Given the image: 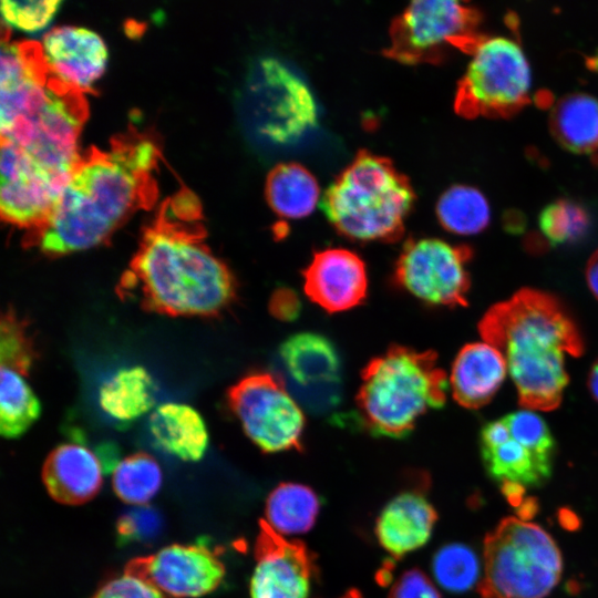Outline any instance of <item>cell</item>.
<instances>
[{
  "label": "cell",
  "instance_id": "cell-27",
  "mask_svg": "<svg viewBox=\"0 0 598 598\" xmlns=\"http://www.w3.org/2000/svg\"><path fill=\"white\" fill-rule=\"evenodd\" d=\"M319 509V497L310 487L282 483L266 501L264 522L283 537L303 534L316 523Z\"/></svg>",
  "mask_w": 598,
  "mask_h": 598
},
{
  "label": "cell",
  "instance_id": "cell-22",
  "mask_svg": "<svg viewBox=\"0 0 598 598\" xmlns=\"http://www.w3.org/2000/svg\"><path fill=\"white\" fill-rule=\"evenodd\" d=\"M506 372V360L495 347L485 341L465 344L452 364V395L463 408L480 409L494 398Z\"/></svg>",
  "mask_w": 598,
  "mask_h": 598
},
{
  "label": "cell",
  "instance_id": "cell-16",
  "mask_svg": "<svg viewBox=\"0 0 598 598\" xmlns=\"http://www.w3.org/2000/svg\"><path fill=\"white\" fill-rule=\"evenodd\" d=\"M315 563L307 547L260 523L250 598H309Z\"/></svg>",
  "mask_w": 598,
  "mask_h": 598
},
{
  "label": "cell",
  "instance_id": "cell-2",
  "mask_svg": "<svg viewBox=\"0 0 598 598\" xmlns=\"http://www.w3.org/2000/svg\"><path fill=\"white\" fill-rule=\"evenodd\" d=\"M158 150L131 133L91 151L74 168L44 225L27 243L49 256L97 246L152 197Z\"/></svg>",
  "mask_w": 598,
  "mask_h": 598
},
{
  "label": "cell",
  "instance_id": "cell-21",
  "mask_svg": "<svg viewBox=\"0 0 598 598\" xmlns=\"http://www.w3.org/2000/svg\"><path fill=\"white\" fill-rule=\"evenodd\" d=\"M480 448L488 475L502 483L538 486L550 476L553 463L515 440L503 417L482 427Z\"/></svg>",
  "mask_w": 598,
  "mask_h": 598
},
{
  "label": "cell",
  "instance_id": "cell-25",
  "mask_svg": "<svg viewBox=\"0 0 598 598\" xmlns=\"http://www.w3.org/2000/svg\"><path fill=\"white\" fill-rule=\"evenodd\" d=\"M265 189L269 206L285 218H301L309 215L319 199L317 179L298 163L276 165L268 173Z\"/></svg>",
  "mask_w": 598,
  "mask_h": 598
},
{
  "label": "cell",
  "instance_id": "cell-24",
  "mask_svg": "<svg viewBox=\"0 0 598 598\" xmlns=\"http://www.w3.org/2000/svg\"><path fill=\"white\" fill-rule=\"evenodd\" d=\"M156 391L155 381L145 368L125 367L101 384L99 404L116 424L128 425L154 409Z\"/></svg>",
  "mask_w": 598,
  "mask_h": 598
},
{
  "label": "cell",
  "instance_id": "cell-10",
  "mask_svg": "<svg viewBox=\"0 0 598 598\" xmlns=\"http://www.w3.org/2000/svg\"><path fill=\"white\" fill-rule=\"evenodd\" d=\"M227 401L245 434L262 452L301 448L305 414L278 375L248 373L230 386Z\"/></svg>",
  "mask_w": 598,
  "mask_h": 598
},
{
  "label": "cell",
  "instance_id": "cell-4",
  "mask_svg": "<svg viewBox=\"0 0 598 598\" xmlns=\"http://www.w3.org/2000/svg\"><path fill=\"white\" fill-rule=\"evenodd\" d=\"M86 114L83 93L44 70H28L0 84L1 140L60 176L71 178L81 161L78 138Z\"/></svg>",
  "mask_w": 598,
  "mask_h": 598
},
{
  "label": "cell",
  "instance_id": "cell-1",
  "mask_svg": "<svg viewBox=\"0 0 598 598\" xmlns=\"http://www.w3.org/2000/svg\"><path fill=\"white\" fill-rule=\"evenodd\" d=\"M199 213L193 195H179L159 212L118 281L122 299L172 317H213L231 305L236 278L205 245Z\"/></svg>",
  "mask_w": 598,
  "mask_h": 598
},
{
  "label": "cell",
  "instance_id": "cell-31",
  "mask_svg": "<svg viewBox=\"0 0 598 598\" xmlns=\"http://www.w3.org/2000/svg\"><path fill=\"white\" fill-rule=\"evenodd\" d=\"M432 571L445 590L460 594L471 589L480 577V561L472 548L452 543L442 546L433 556Z\"/></svg>",
  "mask_w": 598,
  "mask_h": 598
},
{
  "label": "cell",
  "instance_id": "cell-39",
  "mask_svg": "<svg viewBox=\"0 0 598 598\" xmlns=\"http://www.w3.org/2000/svg\"><path fill=\"white\" fill-rule=\"evenodd\" d=\"M268 309L278 320L293 321L301 312V300L291 288L278 287L269 299Z\"/></svg>",
  "mask_w": 598,
  "mask_h": 598
},
{
  "label": "cell",
  "instance_id": "cell-34",
  "mask_svg": "<svg viewBox=\"0 0 598 598\" xmlns=\"http://www.w3.org/2000/svg\"><path fill=\"white\" fill-rule=\"evenodd\" d=\"M503 420L515 440L538 457L553 463L556 444L543 417L523 409L505 415Z\"/></svg>",
  "mask_w": 598,
  "mask_h": 598
},
{
  "label": "cell",
  "instance_id": "cell-15",
  "mask_svg": "<svg viewBox=\"0 0 598 598\" xmlns=\"http://www.w3.org/2000/svg\"><path fill=\"white\" fill-rule=\"evenodd\" d=\"M125 569L173 598L207 595L225 577L224 563L206 543L169 545L152 555L133 559Z\"/></svg>",
  "mask_w": 598,
  "mask_h": 598
},
{
  "label": "cell",
  "instance_id": "cell-42",
  "mask_svg": "<svg viewBox=\"0 0 598 598\" xmlns=\"http://www.w3.org/2000/svg\"><path fill=\"white\" fill-rule=\"evenodd\" d=\"M340 598H362V596L355 589H351L348 592H346L343 596H341Z\"/></svg>",
  "mask_w": 598,
  "mask_h": 598
},
{
  "label": "cell",
  "instance_id": "cell-38",
  "mask_svg": "<svg viewBox=\"0 0 598 598\" xmlns=\"http://www.w3.org/2000/svg\"><path fill=\"white\" fill-rule=\"evenodd\" d=\"M389 598H442L433 581L420 569L404 570L392 582Z\"/></svg>",
  "mask_w": 598,
  "mask_h": 598
},
{
  "label": "cell",
  "instance_id": "cell-20",
  "mask_svg": "<svg viewBox=\"0 0 598 598\" xmlns=\"http://www.w3.org/2000/svg\"><path fill=\"white\" fill-rule=\"evenodd\" d=\"M436 520L437 513L424 488L411 487L382 508L375 523V536L391 557L400 558L429 542Z\"/></svg>",
  "mask_w": 598,
  "mask_h": 598
},
{
  "label": "cell",
  "instance_id": "cell-17",
  "mask_svg": "<svg viewBox=\"0 0 598 598\" xmlns=\"http://www.w3.org/2000/svg\"><path fill=\"white\" fill-rule=\"evenodd\" d=\"M115 447L92 448L81 441L58 445L45 458L42 478L48 493L62 504L78 505L100 491L104 474L117 464Z\"/></svg>",
  "mask_w": 598,
  "mask_h": 598
},
{
  "label": "cell",
  "instance_id": "cell-13",
  "mask_svg": "<svg viewBox=\"0 0 598 598\" xmlns=\"http://www.w3.org/2000/svg\"><path fill=\"white\" fill-rule=\"evenodd\" d=\"M257 71L252 89L264 135L287 143L317 125V104L301 78L276 58L262 59Z\"/></svg>",
  "mask_w": 598,
  "mask_h": 598
},
{
  "label": "cell",
  "instance_id": "cell-30",
  "mask_svg": "<svg viewBox=\"0 0 598 598\" xmlns=\"http://www.w3.org/2000/svg\"><path fill=\"white\" fill-rule=\"evenodd\" d=\"M163 473L157 461L138 452L118 461L112 471V487L124 503L147 505L162 486Z\"/></svg>",
  "mask_w": 598,
  "mask_h": 598
},
{
  "label": "cell",
  "instance_id": "cell-7",
  "mask_svg": "<svg viewBox=\"0 0 598 598\" xmlns=\"http://www.w3.org/2000/svg\"><path fill=\"white\" fill-rule=\"evenodd\" d=\"M482 598H546L559 582L563 557L539 525L503 518L483 543Z\"/></svg>",
  "mask_w": 598,
  "mask_h": 598
},
{
  "label": "cell",
  "instance_id": "cell-18",
  "mask_svg": "<svg viewBox=\"0 0 598 598\" xmlns=\"http://www.w3.org/2000/svg\"><path fill=\"white\" fill-rule=\"evenodd\" d=\"M50 75L66 87L83 93L103 74L107 48L95 31L79 25L49 30L41 43Z\"/></svg>",
  "mask_w": 598,
  "mask_h": 598
},
{
  "label": "cell",
  "instance_id": "cell-37",
  "mask_svg": "<svg viewBox=\"0 0 598 598\" xmlns=\"http://www.w3.org/2000/svg\"><path fill=\"white\" fill-rule=\"evenodd\" d=\"M92 598H166L145 578L128 571L105 581Z\"/></svg>",
  "mask_w": 598,
  "mask_h": 598
},
{
  "label": "cell",
  "instance_id": "cell-19",
  "mask_svg": "<svg viewBox=\"0 0 598 598\" xmlns=\"http://www.w3.org/2000/svg\"><path fill=\"white\" fill-rule=\"evenodd\" d=\"M302 277L306 296L330 313L359 306L368 293L364 261L344 248L317 251L302 270Z\"/></svg>",
  "mask_w": 598,
  "mask_h": 598
},
{
  "label": "cell",
  "instance_id": "cell-8",
  "mask_svg": "<svg viewBox=\"0 0 598 598\" xmlns=\"http://www.w3.org/2000/svg\"><path fill=\"white\" fill-rule=\"evenodd\" d=\"M454 107L464 117L506 116L529 101L532 75L520 45L506 37L476 41Z\"/></svg>",
  "mask_w": 598,
  "mask_h": 598
},
{
  "label": "cell",
  "instance_id": "cell-3",
  "mask_svg": "<svg viewBox=\"0 0 598 598\" xmlns=\"http://www.w3.org/2000/svg\"><path fill=\"white\" fill-rule=\"evenodd\" d=\"M478 331L505 358L524 409L559 406L568 384L565 357L580 355L584 341L575 320L554 296L520 289L491 307Z\"/></svg>",
  "mask_w": 598,
  "mask_h": 598
},
{
  "label": "cell",
  "instance_id": "cell-35",
  "mask_svg": "<svg viewBox=\"0 0 598 598\" xmlns=\"http://www.w3.org/2000/svg\"><path fill=\"white\" fill-rule=\"evenodd\" d=\"M61 3L60 0H2L1 16L8 27H14L28 33H34L51 22Z\"/></svg>",
  "mask_w": 598,
  "mask_h": 598
},
{
  "label": "cell",
  "instance_id": "cell-28",
  "mask_svg": "<svg viewBox=\"0 0 598 598\" xmlns=\"http://www.w3.org/2000/svg\"><path fill=\"white\" fill-rule=\"evenodd\" d=\"M29 372L1 364L0 432L7 439L24 434L38 420L41 404L27 377Z\"/></svg>",
  "mask_w": 598,
  "mask_h": 598
},
{
  "label": "cell",
  "instance_id": "cell-11",
  "mask_svg": "<svg viewBox=\"0 0 598 598\" xmlns=\"http://www.w3.org/2000/svg\"><path fill=\"white\" fill-rule=\"evenodd\" d=\"M471 257L467 246L437 238L410 239L395 261L393 280L427 305L466 306L471 287L466 265Z\"/></svg>",
  "mask_w": 598,
  "mask_h": 598
},
{
  "label": "cell",
  "instance_id": "cell-33",
  "mask_svg": "<svg viewBox=\"0 0 598 598\" xmlns=\"http://www.w3.org/2000/svg\"><path fill=\"white\" fill-rule=\"evenodd\" d=\"M35 355V347L27 320L20 318L12 308L6 309L1 318V364L18 367L30 372Z\"/></svg>",
  "mask_w": 598,
  "mask_h": 598
},
{
  "label": "cell",
  "instance_id": "cell-6",
  "mask_svg": "<svg viewBox=\"0 0 598 598\" xmlns=\"http://www.w3.org/2000/svg\"><path fill=\"white\" fill-rule=\"evenodd\" d=\"M414 199L409 178L391 159L362 150L330 184L321 206L341 235L392 243L403 235Z\"/></svg>",
  "mask_w": 598,
  "mask_h": 598
},
{
  "label": "cell",
  "instance_id": "cell-29",
  "mask_svg": "<svg viewBox=\"0 0 598 598\" xmlns=\"http://www.w3.org/2000/svg\"><path fill=\"white\" fill-rule=\"evenodd\" d=\"M441 225L457 235H474L484 230L491 220V207L478 189L454 185L446 189L436 204Z\"/></svg>",
  "mask_w": 598,
  "mask_h": 598
},
{
  "label": "cell",
  "instance_id": "cell-12",
  "mask_svg": "<svg viewBox=\"0 0 598 598\" xmlns=\"http://www.w3.org/2000/svg\"><path fill=\"white\" fill-rule=\"evenodd\" d=\"M0 172L1 216L27 229L28 240L44 225L70 178L45 169L7 140H1Z\"/></svg>",
  "mask_w": 598,
  "mask_h": 598
},
{
  "label": "cell",
  "instance_id": "cell-23",
  "mask_svg": "<svg viewBox=\"0 0 598 598\" xmlns=\"http://www.w3.org/2000/svg\"><path fill=\"white\" fill-rule=\"evenodd\" d=\"M148 430L159 450L183 461L200 460L208 446L205 422L188 404H159L148 417Z\"/></svg>",
  "mask_w": 598,
  "mask_h": 598
},
{
  "label": "cell",
  "instance_id": "cell-14",
  "mask_svg": "<svg viewBox=\"0 0 598 598\" xmlns=\"http://www.w3.org/2000/svg\"><path fill=\"white\" fill-rule=\"evenodd\" d=\"M278 354L291 388L309 409L324 412L339 406L342 363L330 339L298 332L280 344Z\"/></svg>",
  "mask_w": 598,
  "mask_h": 598
},
{
  "label": "cell",
  "instance_id": "cell-9",
  "mask_svg": "<svg viewBox=\"0 0 598 598\" xmlns=\"http://www.w3.org/2000/svg\"><path fill=\"white\" fill-rule=\"evenodd\" d=\"M478 20L477 10L458 1H412L392 20L383 54L409 65L439 62L447 47L472 48Z\"/></svg>",
  "mask_w": 598,
  "mask_h": 598
},
{
  "label": "cell",
  "instance_id": "cell-5",
  "mask_svg": "<svg viewBox=\"0 0 598 598\" xmlns=\"http://www.w3.org/2000/svg\"><path fill=\"white\" fill-rule=\"evenodd\" d=\"M447 375L432 350L392 346L362 370L354 420L369 433L401 439L446 402Z\"/></svg>",
  "mask_w": 598,
  "mask_h": 598
},
{
  "label": "cell",
  "instance_id": "cell-41",
  "mask_svg": "<svg viewBox=\"0 0 598 598\" xmlns=\"http://www.w3.org/2000/svg\"><path fill=\"white\" fill-rule=\"evenodd\" d=\"M588 389L598 402V360L592 364L588 375Z\"/></svg>",
  "mask_w": 598,
  "mask_h": 598
},
{
  "label": "cell",
  "instance_id": "cell-36",
  "mask_svg": "<svg viewBox=\"0 0 598 598\" xmlns=\"http://www.w3.org/2000/svg\"><path fill=\"white\" fill-rule=\"evenodd\" d=\"M163 528V518L159 512L147 505L133 506L117 520L116 535L121 544L150 543L154 540Z\"/></svg>",
  "mask_w": 598,
  "mask_h": 598
},
{
  "label": "cell",
  "instance_id": "cell-40",
  "mask_svg": "<svg viewBox=\"0 0 598 598\" xmlns=\"http://www.w3.org/2000/svg\"><path fill=\"white\" fill-rule=\"evenodd\" d=\"M586 280L590 291L598 299V249L587 264Z\"/></svg>",
  "mask_w": 598,
  "mask_h": 598
},
{
  "label": "cell",
  "instance_id": "cell-26",
  "mask_svg": "<svg viewBox=\"0 0 598 598\" xmlns=\"http://www.w3.org/2000/svg\"><path fill=\"white\" fill-rule=\"evenodd\" d=\"M551 130L560 144L575 153L598 148V100L587 93L560 99L550 116Z\"/></svg>",
  "mask_w": 598,
  "mask_h": 598
},
{
  "label": "cell",
  "instance_id": "cell-32",
  "mask_svg": "<svg viewBox=\"0 0 598 598\" xmlns=\"http://www.w3.org/2000/svg\"><path fill=\"white\" fill-rule=\"evenodd\" d=\"M589 225L587 210L580 204L567 198L549 203L538 216L542 235L554 246L581 239Z\"/></svg>",
  "mask_w": 598,
  "mask_h": 598
}]
</instances>
